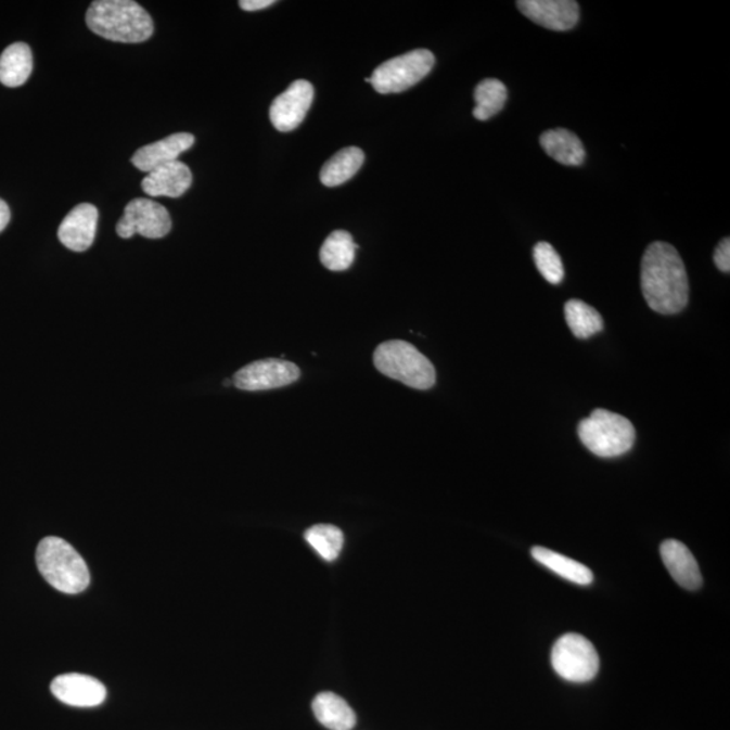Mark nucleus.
<instances>
[{
    "label": "nucleus",
    "mask_w": 730,
    "mask_h": 730,
    "mask_svg": "<svg viewBox=\"0 0 730 730\" xmlns=\"http://www.w3.org/2000/svg\"><path fill=\"white\" fill-rule=\"evenodd\" d=\"M664 565L675 581L686 590H696L702 586L699 563L690 549L678 540H666L661 547Z\"/></svg>",
    "instance_id": "nucleus-15"
},
{
    "label": "nucleus",
    "mask_w": 730,
    "mask_h": 730,
    "mask_svg": "<svg viewBox=\"0 0 730 730\" xmlns=\"http://www.w3.org/2000/svg\"><path fill=\"white\" fill-rule=\"evenodd\" d=\"M540 144L549 157L563 164V166L578 167L585 163V146L573 131L567 129L548 130L541 135Z\"/></svg>",
    "instance_id": "nucleus-17"
},
{
    "label": "nucleus",
    "mask_w": 730,
    "mask_h": 730,
    "mask_svg": "<svg viewBox=\"0 0 730 730\" xmlns=\"http://www.w3.org/2000/svg\"><path fill=\"white\" fill-rule=\"evenodd\" d=\"M86 22L92 33L115 42H144L155 30L151 15L133 0L92 2Z\"/></svg>",
    "instance_id": "nucleus-2"
},
{
    "label": "nucleus",
    "mask_w": 730,
    "mask_h": 730,
    "mask_svg": "<svg viewBox=\"0 0 730 730\" xmlns=\"http://www.w3.org/2000/svg\"><path fill=\"white\" fill-rule=\"evenodd\" d=\"M474 98L476 102L474 117L479 120H487L502 112L504 103L508 101V89L501 80H482L476 86Z\"/></svg>",
    "instance_id": "nucleus-24"
},
{
    "label": "nucleus",
    "mask_w": 730,
    "mask_h": 730,
    "mask_svg": "<svg viewBox=\"0 0 730 730\" xmlns=\"http://www.w3.org/2000/svg\"><path fill=\"white\" fill-rule=\"evenodd\" d=\"M274 4V0H241L240 8L245 11H259L270 8Z\"/></svg>",
    "instance_id": "nucleus-28"
},
{
    "label": "nucleus",
    "mask_w": 730,
    "mask_h": 730,
    "mask_svg": "<svg viewBox=\"0 0 730 730\" xmlns=\"http://www.w3.org/2000/svg\"><path fill=\"white\" fill-rule=\"evenodd\" d=\"M551 663L560 678L574 683L590 682L600 669L595 646L585 636H562L552 648Z\"/></svg>",
    "instance_id": "nucleus-7"
},
{
    "label": "nucleus",
    "mask_w": 730,
    "mask_h": 730,
    "mask_svg": "<svg viewBox=\"0 0 730 730\" xmlns=\"http://www.w3.org/2000/svg\"><path fill=\"white\" fill-rule=\"evenodd\" d=\"M305 539L326 562H334L343 551L344 534L334 525L311 526L306 530Z\"/></svg>",
    "instance_id": "nucleus-25"
},
{
    "label": "nucleus",
    "mask_w": 730,
    "mask_h": 730,
    "mask_svg": "<svg viewBox=\"0 0 730 730\" xmlns=\"http://www.w3.org/2000/svg\"><path fill=\"white\" fill-rule=\"evenodd\" d=\"M565 321L575 337L580 340L590 338L603 329V318L594 307L585 304L584 300L571 299L564 307Z\"/></svg>",
    "instance_id": "nucleus-23"
},
{
    "label": "nucleus",
    "mask_w": 730,
    "mask_h": 730,
    "mask_svg": "<svg viewBox=\"0 0 730 730\" xmlns=\"http://www.w3.org/2000/svg\"><path fill=\"white\" fill-rule=\"evenodd\" d=\"M435 54L431 51L415 49L379 65L371 78L366 81L383 95L404 92L426 78L435 67Z\"/></svg>",
    "instance_id": "nucleus-6"
},
{
    "label": "nucleus",
    "mask_w": 730,
    "mask_h": 730,
    "mask_svg": "<svg viewBox=\"0 0 730 730\" xmlns=\"http://www.w3.org/2000/svg\"><path fill=\"white\" fill-rule=\"evenodd\" d=\"M715 259L716 266L718 270L729 273L730 271V240L729 238L723 239L720 243V245L717 246V249L715 252Z\"/></svg>",
    "instance_id": "nucleus-27"
},
{
    "label": "nucleus",
    "mask_w": 730,
    "mask_h": 730,
    "mask_svg": "<svg viewBox=\"0 0 730 730\" xmlns=\"http://www.w3.org/2000/svg\"><path fill=\"white\" fill-rule=\"evenodd\" d=\"M356 246L353 235L345 230H336L325 240L320 251V260L328 270L340 272L354 265Z\"/></svg>",
    "instance_id": "nucleus-22"
},
{
    "label": "nucleus",
    "mask_w": 730,
    "mask_h": 730,
    "mask_svg": "<svg viewBox=\"0 0 730 730\" xmlns=\"http://www.w3.org/2000/svg\"><path fill=\"white\" fill-rule=\"evenodd\" d=\"M11 218L10 207L8 203L0 200V233L8 227Z\"/></svg>",
    "instance_id": "nucleus-29"
},
{
    "label": "nucleus",
    "mask_w": 730,
    "mask_h": 730,
    "mask_svg": "<svg viewBox=\"0 0 730 730\" xmlns=\"http://www.w3.org/2000/svg\"><path fill=\"white\" fill-rule=\"evenodd\" d=\"M537 270L551 284H560L564 279L563 261L551 244L539 243L534 249Z\"/></svg>",
    "instance_id": "nucleus-26"
},
{
    "label": "nucleus",
    "mask_w": 730,
    "mask_h": 730,
    "mask_svg": "<svg viewBox=\"0 0 730 730\" xmlns=\"http://www.w3.org/2000/svg\"><path fill=\"white\" fill-rule=\"evenodd\" d=\"M517 8L535 24L549 30H571L579 21V4L574 0H520Z\"/></svg>",
    "instance_id": "nucleus-11"
},
{
    "label": "nucleus",
    "mask_w": 730,
    "mask_h": 730,
    "mask_svg": "<svg viewBox=\"0 0 730 730\" xmlns=\"http://www.w3.org/2000/svg\"><path fill=\"white\" fill-rule=\"evenodd\" d=\"M364 158V152L356 146L345 148L337 152L322 167L321 183L326 187H338L348 182L363 166Z\"/></svg>",
    "instance_id": "nucleus-21"
},
{
    "label": "nucleus",
    "mask_w": 730,
    "mask_h": 730,
    "mask_svg": "<svg viewBox=\"0 0 730 730\" xmlns=\"http://www.w3.org/2000/svg\"><path fill=\"white\" fill-rule=\"evenodd\" d=\"M172 221L166 207L146 197L128 203L124 217L117 223L119 238L130 239L141 234L146 239H163L171 232Z\"/></svg>",
    "instance_id": "nucleus-8"
},
{
    "label": "nucleus",
    "mask_w": 730,
    "mask_h": 730,
    "mask_svg": "<svg viewBox=\"0 0 730 730\" xmlns=\"http://www.w3.org/2000/svg\"><path fill=\"white\" fill-rule=\"evenodd\" d=\"M300 377L298 366L280 359L254 361L233 376V384L244 392H266V389L290 386Z\"/></svg>",
    "instance_id": "nucleus-9"
},
{
    "label": "nucleus",
    "mask_w": 730,
    "mask_h": 730,
    "mask_svg": "<svg viewBox=\"0 0 730 730\" xmlns=\"http://www.w3.org/2000/svg\"><path fill=\"white\" fill-rule=\"evenodd\" d=\"M532 556L545 565V567L551 569L552 573L562 576L565 580L573 581V584L586 586L590 585L592 579H594L591 569L586 567L585 564L564 556V554L551 551V549L535 547L532 549Z\"/></svg>",
    "instance_id": "nucleus-20"
},
{
    "label": "nucleus",
    "mask_w": 730,
    "mask_h": 730,
    "mask_svg": "<svg viewBox=\"0 0 730 730\" xmlns=\"http://www.w3.org/2000/svg\"><path fill=\"white\" fill-rule=\"evenodd\" d=\"M191 184L190 168L178 161L146 174V178L142 180V190L152 197H179L190 189Z\"/></svg>",
    "instance_id": "nucleus-16"
},
{
    "label": "nucleus",
    "mask_w": 730,
    "mask_h": 730,
    "mask_svg": "<svg viewBox=\"0 0 730 730\" xmlns=\"http://www.w3.org/2000/svg\"><path fill=\"white\" fill-rule=\"evenodd\" d=\"M36 562L43 579L64 594H79L90 586V571L84 558L60 537L41 540Z\"/></svg>",
    "instance_id": "nucleus-3"
},
{
    "label": "nucleus",
    "mask_w": 730,
    "mask_h": 730,
    "mask_svg": "<svg viewBox=\"0 0 730 730\" xmlns=\"http://www.w3.org/2000/svg\"><path fill=\"white\" fill-rule=\"evenodd\" d=\"M52 694L65 705L95 707L106 700L107 691L98 679L84 674H64L54 678Z\"/></svg>",
    "instance_id": "nucleus-12"
},
{
    "label": "nucleus",
    "mask_w": 730,
    "mask_h": 730,
    "mask_svg": "<svg viewBox=\"0 0 730 730\" xmlns=\"http://www.w3.org/2000/svg\"><path fill=\"white\" fill-rule=\"evenodd\" d=\"M641 290L646 305L661 315H677L689 304V279L673 245L652 243L641 261Z\"/></svg>",
    "instance_id": "nucleus-1"
},
{
    "label": "nucleus",
    "mask_w": 730,
    "mask_h": 730,
    "mask_svg": "<svg viewBox=\"0 0 730 730\" xmlns=\"http://www.w3.org/2000/svg\"><path fill=\"white\" fill-rule=\"evenodd\" d=\"M98 219V208L91 203L76 206L60 225V243L71 251L86 252L95 240Z\"/></svg>",
    "instance_id": "nucleus-13"
},
{
    "label": "nucleus",
    "mask_w": 730,
    "mask_h": 730,
    "mask_svg": "<svg viewBox=\"0 0 730 730\" xmlns=\"http://www.w3.org/2000/svg\"><path fill=\"white\" fill-rule=\"evenodd\" d=\"M195 137L190 133L168 136L153 144L140 148L131 157V163L140 171L150 174L166 164L178 162L183 152L194 145Z\"/></svg>",
    "instance_id": "nucleus-14"
},
{
    "label": "nucleus",
    "mask_w": 730,
    "mask_h": 730,
    "mask_svg": "<svg viewBox=\"0 0 730 730\" xmlns=\"http://www.w3.org/2000/svg\"><path fill=\"white\" fill-rule=\"evenodd\" d=\"M312 99H315V87L310 81H294L271 104L270 118L274 129L289 133L298 128L309 113Z\"/></svg>",
    "instance_id": "nucleus-10"
},
{
    "label": "nucleus",
    "mask_w": 730,
    "mask_h": 730,
    "mask_svg": "<svg viewBox=\"0 0 730 730\" xmlns=\"http://www.w3.org/2000/svg\"><path fill=\"white\" fill-rule=\"evenodd\" d=\"M578 435L584 446L600 458L622 457L632 449L636 440L632 422L603 409L580 421Z\"/></svg>",
    "instance_id": "nucleus-5"
},
{
    "label": "nucleus",
    "mask_w": 730,
    "mask_h": 730,
    "mask_svg": "<svg viewBox=\"0 0 730 730\" xmlns=\"http://www.w3.org/2000/svg\"><path fill=\"white\" fill-rule=\"evenodd\" d=\"M312 712L317 720L331 730H350L356 726V715L342 696L321 693L312 701Z\"/></svg>",
    "instance_id": "nucleus-18"
},
{
    "label": "nucleus",
    "mask_w": 730,
    "mask_h": 730,
    "mask_svg": "<svg viewBox=\"0 0 730 730\" xmlns=\"http://www.w3.org/2000/svg\"><path fill=\"white\" fill-rule=\"evenodd\" d=\"M373 364L383 375L417 389H430L436 384L432 361L402 340L382 343L373 354Z\"/></svg>",
    "instance_id": "nucleus-4"
},
{
    "label": "nucleus",
    "mask_w": 730,
    "mask_h": 730,
    "mask_svg": "<svg viewBox=\"0 0 730 730\" xmlns=\"http://www.w3.org/2000/svg\"><path fill=\"white\" fill-rule=\"evenodd\" d=\"M33 54L24 42H16L4 49L0 56V84L5 87H20L30 78Z\"/></svg>",
    "instance_id": "nucleus-19"
}]
</instances>
